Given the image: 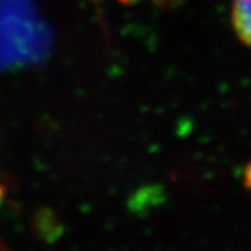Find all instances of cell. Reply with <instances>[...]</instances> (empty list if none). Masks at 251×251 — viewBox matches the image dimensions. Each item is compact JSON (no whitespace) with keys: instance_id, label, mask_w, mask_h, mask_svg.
Returning <instances> with one entry per match:
<instances>
[{"instance_id":"6da1fadb","label":"cell","mask_w":251,"mask_h":251,"mask_svg":"<svg viewBox=\"0 0 251 251\" xmlns=\"http://www.w3.org/2000/svg\"><path fill=\"white\" fill-rule=\"evenodd\" d=\"M232 24L239 39L251 48V0H233Z\"/></svg>"}]
</instances>
